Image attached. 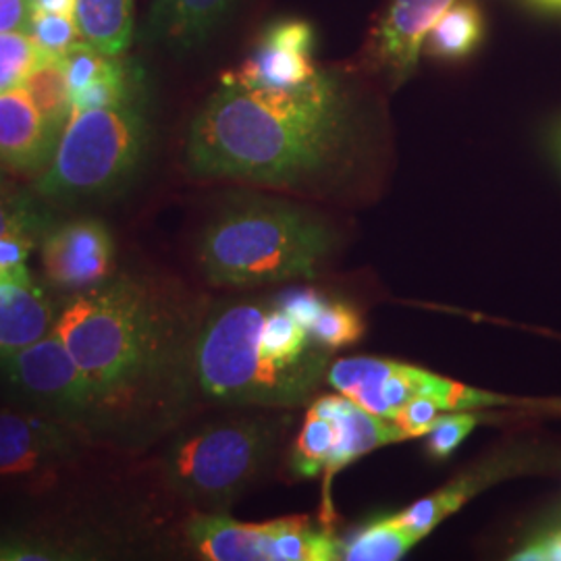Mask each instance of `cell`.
I'll list each match as a JSON object with an SVG mask.
<instances>
[{
    "mask_svg": "<svg viewBox=\"0 0 561 561\" xmlns=\"http://www.w3.org/2000/svg\"><path fill=\"white\" fill-rule=\"evenodd\" d=\"M414 537L398 516L382 518L366 526L352 541L343 542L341 560L347 561H396L401 560L414 545Z\"/></svg>",
    "mask_w": 561,
    "mask_h": 561,
    "instance_id": "cell-22",
    "label": "cell"
},
{
    "mask_svg": "<svg viewBox=\"0 0 561 561\" xmlns=\"http://www.w3.org/2000/svg\"><path fill=\"white\" fill-rule=\"evenodd\" d=\"M55 308L30 279H0V360L53 331Z\"/></svg>",
    "mask_w": 561,
    "mask_h": 561,
    "instance_id": "cell-16",
    "label": "cell"
},
{
    "mask_svg": "<svg viewBox=\"0 0 561 561\" xmlns=\"http://www.w3.org/2000/svg\"><path fill=\"white\" fill-rule=\"evenodd\" d=\"M341 433L333 396L312 401L301 424L300 435L291 447L289 466L298 477H317L321 472L335 474L341 470Z\"/></svg>",
    "mask_w": 561,
    "mask_h": 561,
    "instance_id": "cell-18",
    "label": "cell"
},
{
    "mask_svg": "<svg viewBox=\"0 0 561 561\" xmlns=\"http://www.w3.org/2000/svg\"><path fill=\"white\" fill-rule=\"evenodd\" d=\"M0 375L25 398L57 414H83L104 401L55 331L2 358Z\"/></svg>",
    "mask_w": 561,
    "mask_h": 561,
    "instance_id": "cell-8",
    "label": "cell"
},
{
    "mask_svg": "<svg viewBox=\"0 0 561 561\" xmlns=\"http://www.w3.org/2000/svg\"><path fill=\"white\" fill-rule=\"evenodd\" d=\"M238 0H154L141 25V41L171 53L201 48L229 18Z\"/></svg>",
    "mask_w": 561,
    "mask_h": 561,
    "instance_id": "cell-15",
    "label": "cell"
},
{
    "mask_svg": "<svg viewBox=\"0 0 561 561\" xmlns=\"http://www.w3.org/2000/svg\"><path fill=\"white\" fill-rule=\"evenodd\" d=\"M34 11L55 13V15H69L76 13V0H32Z\"/></svg>",
    "mask_w": 561,
    "mask_h": 561,
    "instance_id": "cell-33",
    "label": "cell"
},
{
    "mask_svg": "<svg viewBox=\"0 0 561 561\" xmlns=\"http://www.w3.org/2000/svg\"><path fill=\"white\" fill-rule=\"evenodd\" d=\"M279 520L248 524L227 512L196 510L185 522V539L192 551L208 561H277Z\"/></svg>",
    "mask_w": 561,
    "mask_h": 561,
    "instance_id": "cell-14",
    "label": "cell"
},
{
    "mask_svg": "<svg viewBox=\"0 0 561 561\" xmlns=\"http://www.w3.org/2000/svg\"><path fill=\"white\" fill-rule=\"evenodd\" d=\"M456 0H393L364 50L373 69L393 83L408 80L433 25Z\"/></svg>",
    "mask_w": 561,
    "mask_h": 561,
    "instance_id": "cell-11",
    "label": "cell"
},
{
    "mask_svg": "<svg viewBox=\"0 0 561 561\" xmlns=\"http://www.w3.org/2000/svg\"><path fill=\"white\" fill-rule=\"evenodd\" d=\"M314 30L301 20H279L262 32L261 41L240 67L222 81L264 90H296L314 80Z\"/></svg>",
    "mask_w": 561,
    "mask_h": 561,
    "instance_id": "cell-10",
    "label": "cell"
},
{
    "mask_svg": "<svg viewBox=\"0 0 561 561\" xmlns=\"http://www.w3.org/2000/svg\"><path fill=\"white\" fill-rule=\"evenodd\" d=\"M442 408L435 401L414 400L401 405L389 421L396 422L408 435V439H414V437H424L442 416Z\"/></svg>",
    "mask_w": 561,
    "mask_h": 561,
    "instance_id": "cell-29",
    "label": "cell"
},
{
    "mask_svg": "<svg viewBox=\"0 0 561 561\" xmlns=\"http://www.w3.org/2000/svg\"><path fill=\"white\" fill-rule=\"evenodd\" d=\"M32 13V0H0V32H27Z\"/></svg>",
    "mask_w": 561,
    "mask_h": 561,
    "instance_id": "cell-32",
    "label": "cell"
},
{
    "mask_svg": "<svg viewBox=\"0 0 561 561\" xmlns=\"http://www.w3.org/2000/svg\"><path fill=\"white\" fill-rule=\"evenodd\" d=\"M90 549L36 535H0V561L85 560Z\"/></svg>",
    "mask_w": 561,
    "mask_h": 561,
    "instance_id": "cell-24",
    "label": "cell"
},
{
    "mask_svg": "<svg viewBox=\"0 0 561 561\" xmlns=\"http://www.w3.org/2000/svg\"><path fill=\"white\" fill-rule=\"evenodd\" d=\"M352 119L340 80L319 76L296 90L222 81L194 117L185 162L194 178L306 187L340 159Z\"/></svg>",
    "mask_w": 561,
    "mask_h": 561,
    "instance_id": "cell-1",
    "label": "cell"
},
{
    "mask_svg": "<svg viewBox=\"0 0 561 561\" xmlns=\"http://www.w3.org/2000/svg\"><path fill=\"white\" fill-rule=\"evenodd\" d=\"M277 300L329 350L352 345L364 335V321L350 304L329 300L314 289H291Z\"/></svg>",
    "mask_w": 561,
    "mask_h": 561,
    "instance_id": "cell-17",
    "label": "cell"
},
{
    "mask_svg": "<svg viewBox=\"0 0 561 561\" xmlns=\"http://www.w3.org/2000/svg\"><path fill=\"white\" fill-rule=\"evenodd\" d=\"M21 85L27 90V94L38 106L48 127L60 138L65 125L69 123L73 113L62 57L46 53Z\"/></svg>",
    "mask_w": 561,
    "mask_h": 561,
    "instance_id": "cell-21",
    "label": "cell"
},
{
    "mask_svg": "<svg viewBox=\"0 0 561 561\" xmlns=\"http://www.w3.org/2000/svg\"><path fill=\"white\" fill-rule=\"evenodd\" d=\"M36 236H7L0 238V279H30L27 259Z\"/></svg>",
    "mask_w": 561,
    "mask_h": 561,
    "instance_id": "cell-30",
    "label": "cell"
},
{
    "mask_svg": "<svg viewBox=\"0 0 561 561\" xmlns=\"http://www.w3.org/2000/svg\"><path fill=\"white\" fill-rule=\"evenodd\" d=\"M73 20L81 38L111 57H121L134 41V0H76Z\"/></svg>",
    "mask_w": 561,
    "mask_h": 561,
    "instance_id": "cell-19",
    "label": "cell"
},
{
    "mask_svg": "<svg viewBox=\"0 0 561 561\" xmlns=\"http://www.w3.org/2000/svg\"><path fill=\"white\" fill-rule=\"evenodd\" d=\"M484 20L474 0H456L424 41L428 57L442 60L466 59L482 41Z\"/></svg>",
    "mask_w": 561,
    "mask_h": 561,
    "instance_id": "cell-20",
    "label": "cell"
},
{
    "mask_svg": "<svg viewBox=\"0 0 561 561\" xmlns=\"http://www.w3.org/2000/svg\"><path fill=\"white\" fill-rule=\"evenodd\" d=\"M337 233L310 208L248 194L227 202L198 240L202 275L217 287L314 279L333 256Z\"/></svg>",
    "mask_w": 561,
    "mask_h": 561,
    "instance_id": "cell-3",
    "label": "cell"
},
{
    "mask_svg": "<svg viewBox=\"0 0 561 561\" xmlns=\"http://www.w3.org/2000/svg\"><path fill=\"white\" fill-rule=\"evenodd\" d=\"M78 449V435L60 421L0 412V479L32 477L46 472Z\"/></svg>",
    "mask_w": 561,
    "mask_h": 561,
    "instance_id": "cell-12",
    "label": "cell"
},
{
    "mask_svg": "<svg viewBox=\"0 0 561 561\" xmlns=\"http://www.w3.org/2000/svg\"><path fill=\"white\" fill-rule=\"evenodd\" d=\"M42 227L44 215L30 196L0 187V238L38 236Z\"/></svg>",
    "mask_w": 561,
    "mask_h": 561,
    "instance_id": "cell-26",
    "label": "cell"
},
{
    "mask_svg": "<svg viewBox=\"0 0 561 561\" xmlns=\"http://www.w3.org/2000/svg\"><path fill=\"white\" fill-rule=\"evenodd\" d=\"M331 354L277 298H264L215 308L202 322L192 364L204 396L277 410L314 398Z\"/></svg>",
    "mask_w": 561,
    "mask_h": 561,
    "instance_id": "cell-2",
    "label": "cell"
},
{
    "mask_svg": "<svg viewBox=\"0 0 561 561\" xmlns=\"http://www.w3.org/2000/svg\"><path fill=\"white\" fill-rule=\"evenodd\" d=\"M479 421L481 419L474 412H447V414H442L437 422L433 424V428L426 433L428 454L437 460L449 458L460 447L461 442L474 431Z\"/></svg>",
    "mask_w": 561,
    "mask_h": 561,
    "instance_id": "cell-28",
    "label": "cell"
},
{
    "mask_svg": "<svg viewBox=\"0 0 561 561\" xmlns=\"http://www.w3.org/2000/svg\"><path fill=\"white\" fill-rule=\"evenodd\" d=\"M327 382L360 408L391 419L401 405L414 400L435 401L443 412H474L505 405L507 398L481 391L428 373L419 366L382 358H340L331 362Z\"/></svg>",
    "mask_w": 561,
    "mask_h": 561,
    "instance_id": "cell-7",
    "label": "cell"
},
{
    "mask_svg": "<svg viewBox=\"0 0 561 561\" xmlns=\"http://www.w3.org/2000/svg\"><path fill=\"white\" fill-rule=\"evenodd\" d=\"M41 259L55 287L78 294L106 280L115 261V243L104 222L76 219L46 231Z\"/></svg>",
    "mask_w": 561,
    "mask_h": 561,
    "instance_id": "cell-9",
    "label": "cell"
},
{
    "mask_svg": "<svg viewBox=\"0 0 561 561\" xmlns=\"http://www.w3.org/2000/svg\"><path fill=\"white\" fill-rule=\"evenodd\" d=\"M53 331L96 382L104 401L157 377L175 345V321L167 304L129 279L78 291Z\"/></svg>",
    "mask_w": 561,
    "mask_h": 561,
    "instance_id": "cell-4",
    "label": "cell"
},
{
    "mask_svg": "<svg viewBox=\"0 0 561 561\" xmlns=\"http://www.w3.org/2000/svg\"><path fill=\"white\" fill-rule=\"evenodd\" d=\"M0 187H7V175H4V171H0Z\"/></svg>",
    "mask_w": 561,
    "mask_h": 561,
    "instance_id": "cell-34",
    "label": "cell"
},
{
    "mask_svg": "<svg viewBox=\"0 0 561 561\" xmlns=\"http://www.w3.org/2000/svg\"><path fill=\"white\" fill-rule=\"evenodd\" d=\"M46 50L27 32H0V92L18 88Z\"/></svg>",
    "mask_w": 561,
    "mask_h": 561,
    "instance_id": "cell-25",
    "label": "cell"
},
{
    "mask_svg": "<svg viewBox=\"0 0 561 561\" xmlns=\"http://www.w3.org/2000/svg\"><path fill=\"white\" fill-rule=\"evenodd\" d=\"M69 94H76L94 81L106 80L123 73L129 65L119 57H111L88 41L76 42L62 55Z\"/></svg>",
    "mask_w": 561,
    "mask_h": 561,
    "instance_id": "cell-23",
    "label": "cell"
},
{
    "mask_svg": "<svg viewBox=\"0 0 561 561\" xmlns=\"http://www.w3.org/2000/svg\"><path fill=\"white\" fill-rule=\"evenodd\" d=\"M27 34L34 36V41L38 42L46 53H53V55H62L76 42L83 41L80 27L73 18L44 13V11L32 13Z\"/></svg>",
    "mask_w": 561,
    "mask_h": 561,
    "instance_id": "cell-27",
    "label": "cell"
},
{
    "mask_svg": "<svg viewBox=\"0 0 561 561\" xmlns=\"http://www.w3.org/2000/svg\"><path fill=\"white\" fill-rule=\"evenodd\" d=\"M553 11L561 13V0H556V4H553Z\"/></svg>",
    "mask_w": 561,
    "mask_h": 561,
    "instance_id": "cell-35",
    "label": "cell"
},
{
    "mask_svg": "<svg viewBox=\"0 0 561 561\" xmlns=\"http://www.w3.org/2000/svg\"><path fill=\"white\" fill-rule=\"evenodd\" d=\"M560 154H561V144H560Z\"/></svg>",
    "mask_w": 561,
    "mask_h": 561,
    "instance_id": "cell-36",
    "label": "cell"
},
{
    "mask_svg": "<svg viewBox=\"0 0 561 561\" xmlns=\"http://www.w3.org/2000/svg\"><path fill=\"white\" fill-rule=\"evenodd\" d=\"M518 561H561V514L512 556Z\"/></svg>",
    "mask_w": 561,
    "mask_h": 561,
    "instance_id": "cell-31",
    "label": "cell"
},
{
    "mask_svg": "<svg viewBox=\"0 0 561 561\" xmlns=\"http://www.w3.org/2000/svg\"><path fill=\"white\" fill-rule=\"evenodd\" d=\"M59 136L48 127L23 85L0 92V171L42 175Z\"/></svg>",
    "mask_w": 561,
    "mask_h": 561,
    "instance_id": "cell-13",
    "label": "cell"
},
{
    "mask_svg": "<svg viewBox=\"0 0 561 561\" xmlns=\"http://www.w3.org/2000/svg\"><path fill=\"white\" fill-rule=\"evenodd\" d=\"M283 431L268 416L202 424L167 449L164 484L201 512H227L275 460Z\"/></svg>",
    "mask_w": 561,
    "mask_h": 561,
    "instance_id": "cell-5",
    "label": "cell"
},
{
    "mask_svg": "<svg viewBox=\"0 0 561 561\" xmlns=\"http://www.w3.org/2000/svg\"><path fill=\"white\" fill-rule=\"evenodd\" d=\"M148 146V123L134 101L76 111L60 134L36 192L53 201L113 194L138 171Z\"/></svg>",
    "mask_w": 561,
    "mask_h": 561,
    "instance_id": "cell-6",
    "label": "cell"
}]
</instances>
